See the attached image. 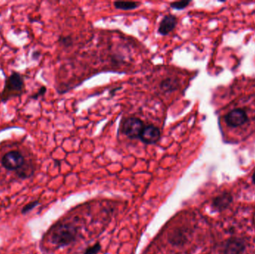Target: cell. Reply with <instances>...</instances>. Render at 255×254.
<instances>
[{"mask_svg": "<svg viewBox=\"0 0 255 254\" xmlns=\"http://www.w3.org/2000/svg\"><path fill=\"white\" fill-rule=\"evenodd\" d=\"M252 90L240 92L223 107L222 130L231 140H244L255 133V82Z\"/></svg>", "mask_w": 255, "mask_h": 254, "instance_id": "cell-1", "label": "cell"}, {"mask_svg": "<svg viewBox=\"0 0 255 254\" xmlns=\"http://www.w3.org/2000/svg\"><path fill=\"white\" fill-rule=\"evenodd\" d=\"M1 165L8 172H14L15 175L22 180L27 179L34 174L33 165L25 160V156L17 150L8 151L2 156Z\"/></svg>", "mask_w": 255, "mask_h": 254, "instance_id": "cell-2", "label": "cell"}, {"mask_svg": "<svg viewBox=\"0 0 255 254\" xmlns=\"http://www.w3.org/2000/svg\"><path fill=\"white\" fill-rule=\"evenodd\" d=\"M79 231V227L74 223H59L51 230L49 240L56 248H64L77 240Z\"/></svg>", "mask_w": 255, "mask_h": 254, "instance_id": "cell-3", "label": "cell"}, {"mask_svg": "<svg viewBox=\"0 0 255 254\" xmlns=\"http://www.w3.org/2000/svg\"><path fill=\"white\" fill-rule=\"evenodd\" d=\"M25 91L23 76L19 72L12 71L5 78L4 87L0 93V104L5 103L13 98L20 97L25 94Z\"/></svg>", "mask_w": 255, "mask_h": 254, "instance_id": "cell-4", "label": "cell"}, {"mask_svg": "<svg viewBox=\"0 0 255 254\" xmlns=\"http://www.w3.org/2000/svg\"><path fill=\"white\" fill-rule=\"evenodd\" d=\"M144 127L141 120L136 117H130L124 121L122 126V132L130 139H137L140 138Z\"/></svg>", "mask_w": 255, "mask_h": 254, "instance_id": "cell-5", "label": "cell"}, {"mask_svg": "<svg viewBox=\"0 0 255 254\" xmlns=\"http://www.w3.org/2000/svg\"><path fill=\"white\" fill-rule=\"evenodd\" d=\"M167 239L172 246H183L188 241L187 230L181 227H175L169 233Z\"/></svg>", "mask_w": 255, "mask_h": 254, "instance_id": "cell-6", "label": "cell"}, {"mask_svg": "<svg viewBox=\"0 0 255 254\" xmlns=\"http://www.w3.org/2000/svg\"><path fill=\"white\" fill-rule=\"evenodd\" d=\"M161 138V130L156 126H145L144 128L142 130L139 139L143 143L147 145H152L157 143Z\"/></svg>", "mask_w": 255, "mask_h": 254, "instance_id": "cell-7", "label": "cell"}, {"mask_svg": "<svg viewBox=\"0 0 255 254\" xmlns=\"http://www.w3.org/2000/svg\"><path fill=\"white\" fill-rule=\"evenodd\" d=\"M177 24V19L175 16L171 15V14L164 16V18L160 23L158 33L163 36H166L174 30Z\"/></svg>", "mask_w": 255, "mask_h": 254, "instance_id": "cell-8", "label": "cell"}, {"mask_svg": "<svg viewBox=\"0 0 255 254\" xmlns=\"http://www.w3.org/2000/svg\"><path fill=\"white\" fill-rule=\"evenodd\" d=\"M244 242L240 239H230L227 242L224 253L225 254H242L244 252Z\"/></svg>", "mask_w": 255, "mask_h": 254, "instance_id": "cell-9", "label": "cell"}, {"mask_svg": "<svg viewBox=\"0 0 255 254\" xmlns=\"http://www.w3.org/2000/svg\"><path fill=\"white\" fill-rule=\"evenodd\" d=\"M232 196L229 193H223V194H219L217 197L213 199L212 206L216 210L222 211L226 209L231 202H232Z\"/></svg>", "mask_w": 255, "mask_h": 254, "instance_id": "cell-10", "label": "cell"}, {"mask_svg": "<svg viewBox=\"0 0 255 254\" xmlns=\"http://www.w3.org/2000/svg\"><path fill=\"white\" fill-rule=\"evenodd\" d=\"M180 85L179 80L176 78H167L161 83V90L165 93H171L177 90Z\"/></svg>", "mask_w": 255, "mask_h": 254, "instance_id": "cell-11", "label": "cell"}, {"mask_svg": "<svg viewBox=\"0 0 255 254\" xmlns=\"http://www.w3.org/2000/svg\"><path fill=\"white\" fill-rule=\"evenodd\" d=\"M140 4L137 2H115L113 5L116 9L122 10V11H131L134 10L140 6Z\"/></svg>", "mask_w": 255, "mask_h": 254, "instance_id": "cell-12", "label": "cell"}, {"mask_svg": "<svg viewBox=\"0 0 255 254\" xmlns=\"http://www.w3.org/2000/svg\"><path fill=\"white\" fill-rule=\"evenodd\" d=\"M190 3V1H179V2H174L170 4V7L173 9L180 11V10L184 9Z\"/></svg>", "mask_w": 255, "mask_h": 254, "instance_id": "cell-13", "label": "cell"}, {"mask_svg": "<svg viewBox=\"0 0 255 254\" xmlns=\"http://www.w3.org/2000/svg\"><path fill=\"white\" fill-rule=\"evenodd\" d=\"M101 249V244H100L99 242H97V243H95V245H92V246L86 248L84 254H97L98 253H99Z\"/></svg>", "mask_w": 255, "mask_h": 254, "instance_id": "cell-14", "label": "cell"}, {"mask_svg": "<svg viewBox=\"0 0 255 254\" xmlns=\"http://www.w3.org/2000/svg\"><path fill=\"white\" fill-rule=\"evenodd\" d=\"M38 204V200H34V201L30 202L29 203L24 206V207L22 208L21 212H22V214L25 215V214H27L28 213V212H31V211L32 210V209H34V208H35Z\"/></svg>", "mask_w": 255, "mask_h": 254, "instance_id": "cell-15", "label": "cell"}, {"mask_svg": "<svg viewBox=\"0 0 255 254\" xmlns=\"http://www.w3.org/2000/svg\"><path fill=\"white\" fill-rule=\"evenodd\" d=\"M46 87H45V86H42V87H40V88L39 89V90H37V91L35 93H34V94L31 95V96H30V98H31V99H34V100H37V99H38V98L44 96V95L46 94Z\"/></svg>", "mask_w": 255, "mask_h": 254, "instance_id": "cell-16", "label": "cell"}, {"mask_svg": "<svg viewBox=\"0 0 255 254\" xmlns=\"http://www.w3.org/2000/svg\"><path fill=\"white\" fill-rule=\"evenodd\" d=\"M60 44H62L64 47H69L72 44V38L70 37H65V38H61L59 40Z\"/></svg>", "mask_w": 255, "mask_h": 254, "instance_id": "cell-17", "label": "cell"}, {"mask_svg": "<svg viewBox=\"0 0 255 254\" xmlns=\"http://www.w3.org/2000/svg\"><path fill=\"white\" fill-rule=\"evenodd\" d=\"M40 53L39 51H34L33 52L32 54H31V59H32L33 60H38V59H40Z\"/></svg>", "mask_w": 255, "mask_h": 254, "instance_id": "cell-18", "label": "cell"}, {"mask_svg": "<svg viewBox=\"0 0 255 254\" xmlns=\"http://www.w3.org/2000/svg\"><path fill=\"white\" fill-rule=\"evenodd\" d=\"M252 180H253L254 183L255 184V172L254 173L253 176H252Z\"/></svg>", "mask_w": 255, "mask_h": 254, "instance_id": "cell-19", "label": "cell"}]
</instances>
